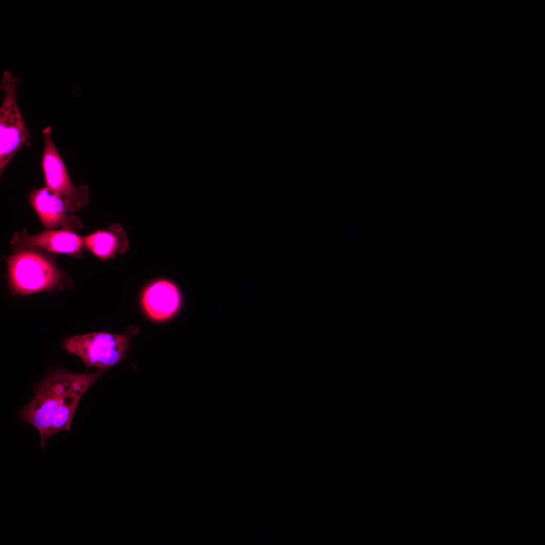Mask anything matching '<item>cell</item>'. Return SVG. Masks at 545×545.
Instances as JSON below:
<instances>
[{"label": "cell", "instance_id": "obj_1", "mask_svg": "<svg viewBox=\"0 0 545 545\" xmlns=\"http://www.w3.org/2000/svg\"><path fill=\"white\" fill-rule=\"evenodd\" d=\"M106 370L74 373L55 368L33 386L34 396L19 411L18 416L38 430L41 449H45L47 441L52 435L70 429L82 397Z\"/></svg>", "mask_w": 545, "mask_h": 545}, {"label": "cell", "instance_id": "obj_2", "mask_svg": "<svg viewBox=\"0 0 545 545\" xmlns=\"http://www.w3.org/2000/svg\"><path fill=\"white\" fill-rule=\"evenodd\" d=\"M132 334L95 332L70 337L63 344L70 354L79 356L89 368L106 369L116 365L126 357Z\"/></svg>", "mask_w": 545, "mask_h": 545}, {"label": "cell", "instance_id": "obj_3", "mask_svg": "<svg viewBox=\"0 0 545 545\" xmlns=\"http://www.w3.org/2000/svg\"><path fill=\"white\" fill-rule=\"evenodd\" d=\"M8 269L13 289L23 295L50 288L58 282L60 275L48 259L28 251L14 255L9 260Z\"/></svg>", "mask_w": 545, "mask_h": 545}, {"label": "cell", "instance_id": "obj_4", "mask_svg": "<svg viewBox=\"0 0 545 545\" xmlns=\"http://www.w3.org/2000/svg\"><path fill=\"white\" fill-rule=\"evenodd\" d=\"M12 82L4 86L5 97L0 110V172L22 146L30 144V133L17 107Z\"/></svg>", "mask_w": 545, "mask_h": 545}, {"label": "cell", "instance_id": "obj_5", "mask_svg": "<svg viewBox=\"0 0 545 545\" xmlns=\"http://www.w3.org/2000/svg\"><path fill=\"white\" fill-rule=\"evenodd\" d=\"M44 141L41 162L46 187L61 194L72 205L80 206L87 201L88 189L85 185L76 187L72 183L67 169L51 138V128L42 131Z\"/></svg>", "mask_w": 545, "mask_h": 545}, {"label": "cell", "instance_id": "obj_6", "mask_svg": "<svg viewBox=\"0 0 545 545\" xmlns=\"http://www.w3.org/2000/svg\"><path fill=\"white\" fill-rule=\"evenodd\" d=\"M141 301L145 312L150 318L162 321L169 319L178 311L181 297L174 283L167 279H159L145 288Z\"/></svg>", "mask_w": 545, "mask_h": 545}, {"label": "cell", "instance_id": "obj_7", "mask_svg": "<svg viewBox=\"0 0 545 545\" xmlns=\"http://www.w3.org/2000/svg\"><path fill=\"white\" fill-rule=\"evenodd\" d=\"M29 199L42 223L47 228H53L62 224L67 208L72 206L64 197L46 187L33 190Z\"/></svg>", "mask_w": 545, "mask_h": 545}, {"label": "cell", "instance_id": "obj_8", "mask_svg": "<svg viewBox=\"0 0 545 545\" xmlns=\"http://www.w3.org/2000/svg\"><path fill=\"white\" fill-rule=\"evenodd\" d=\"M84 243L94 254L102 259L111 258L125 252L128 241L120 227L110 231L98 230L84 239Z\"/></svg>", "mask_w": 545, "mask_h": 545}, {"label": "cell", "instance_id": "obj_9", "mask_svg": "<svg viewBox=\"0 0 545 545\" xmlns=\"http://www.w3.org/2000/svg\"><path fill=\"white\" fill-rule=\"evenodd\" d=\"M27 243L50 252L74 253L82 247L84 239L67 230L48 231L30 236Z\"/></svg>", "mask_w": 545, "mask_h": 545}, {"label": "cell", "instance_id": "obj_10", "mask_svg": "<svg viewBox=\"0 0 545 545\" xmlns=\"http://www.w3.org/2000/svg\"><path fill=\"white\" fill-rule=\"evenodd\" d=\"M12 84H13L14 85H15V86H16V85H17L18 84V80H17V79H14V80H13L12 81Z\"/></svg>", "mask_w": 545, "mask_h": 545}]
</instances>
